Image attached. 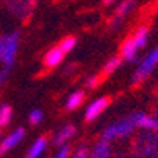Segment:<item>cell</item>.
Wrapping results in <instances>:
<instances>
[{
	"label": "cell",
	"mask_w": 158,
	"mask_h": 158,
	"mask_svg": "<svg viewBox=\"0 0 158 158\" xmlns=\"http://www.w3.org/2000/svg\"><path fill=\"white\" fill-rule=\"evenodd\" d=\"M156 63H158V46L155 49H152L149 54L146 56V59L141 62L139 68L136 70V73L133 76V84L138 85V84L146 81V79L150 76V73L153 71V68L156 67Z\"/></svg>",
	"instance_id": "4"
},
{
	"label": "cell",
	"mask_w": 158,
	"mask_h": 158,
	"mask_svg": "<svg viewBox=\"0 0 158 158\" xmlns=\"http://www.w3.org/2000/svg\"><path fill=\"white\" fill-rule=\"evenodd\" d=\"M48 135H44V136H41V138H38L36 141H35V144L30 147V150L27 152V155H25V158H38L40 155L43 153V150H44V147L48 146Z\"/></svg>",
	"instance_id": "13"
},
{
	"label": "cell",
	"mask_w": 158,
	"mask_h": 158,
	"mask_svg": "<svg viewBox=\"0 0 158 158\" xmlns=\"http://www.w3.org/2000/svg\"><path fill=\"white\" fill-rule=\"evenodd\" d=\"M85 101V94L82 90L74 92V94L70 95V98L67 100V111H74L77 108H81Z\"/></svg>",
	"instance_id": "15"
},
{
	"label": "cell",
	"mask_w": 158,
	"mask_h": 158,
	"mask_svg": "<svg viewBox=\"0 0 158 158\" xmlns=\"http://www.w3.org/2000/svg\"><path fill=\"white\" fill-rule=\"evenodd\" d=\"M0 135H2V133H0Z\"/></svg>",
	"instance_id": "31"
},
{
	"label": "cell",
	"mask_w": 158,
	"mask_h": 158,
	"mask_svg": "<svg viewBox=\"0 0 158 158\" xmlns=\"http://www.w3.org/2000/svg\"><path fill=\"white\" fill-rule=\"evenodd\" d=\"M103 81H104L103 74H101V73H98V74H95V76L89 77V81H87V87H89V89H97L100 84H103Z\"/></svg>",
	"instance_id": "20"
},
{
	"label": "cell",
	"mask_w": 158,
	"mask_h": 158,
	"mask_svg": "<svg viewBox=\"0 0 158 158\" xmlns=\"http://www.w3.org/2000/svg\"><path fill=\"white\" fill-rule=\"evenodd\" d=\"M101 2H103L104 6H109V5H112V3L115 2V0H101Z\"/></svg>",
	"instance_id": "26"
},
{
	"label": "cell",
	"mask_w": 158,
	"mask_h": 158,
	"mask_svg": "<svg viewBox=\"0 0 158 158\" xmlns=\"http://www.w3.org/2000/svg\"><path fill=\"white\" fill-rule=\"evenodd\" d=\"M3 2H5V0H0V3H3Z\"/></svg>",
	"instance_id": "29"
},
{
	"label": "cell",
	"mask_w": 158,
	"mask_h": 158,
	"mask_svg": "<svg viewBox=\"0 0 158 158\" xmlns=\"http://www.w3.org/2000/svg\"><path fill=\"white\" fill-rule=\"evenodd\" d=\"M74 46H76V38L71 36V35L65 36L63 40H60V43H59V48L65 52V54H67V52H70Z\"/></svg>",
	"instance_id": "19"
},
{
	"label": "cell",
	"mask_w": 158,
	"mask_h": 158,
	"mask_svg": "<svg viewBox=\"0 0 158 158\" xmlns=\"http://www.w3.org/2000/svg\"><path fill=\"white\" fill-rule=\"evenodd\" d=\"M135 118H136V127L150 131H158V120L155 118V115H149L146 112H135Z\"/></svg>",
	"instance_id": "10"
},
{
	"label": "cell",
	"mask_w": 158,
	"mask_h": 158,
	"mask_svg": "<svg viewBox=\"0 0 158 158\" xmlns=\"http://www.w3.org/2000/svg\"><path fill=\"white\" fill-rule=\"evenodd\" d=\"M131 38H133V41L138 46V49L144 48V46L147 44V40H149V29L142 25V27H139V29L135 30V33L131 35Z\"/></svg>",
	"instance_id": "16"
},
{
	"label": "cell",
	"mask_w": 158,
	"mask_h": 158,
	"mask_svg": "<svg viewBox=\"0 0 158 158\" xmlns=\"http://www.w3.org/2000/svg\"><path fill=\"white\" fill-rule=\"evenodd\" d=\"M71 158H89V149L82 144V146H79V147H77V150L73 153Z\"/></svg>",
	"instance_id": "22"
},
{
	"label": "cell",
	"mask_w": 158,
	"mask_h": 158,
	"mask_svg": "<svg viewBox=\"0 0 158 158\" xmlns=\"http://www.w3.org/2000/svg\"><path fill=\"white\" fill-rule=\"evenodd\" d=\"M11 115H13V109H11V106L5 104V106L0 108V128H2V127H6V125L10 123Z\"/></svg>",
	"instance_id": "18"
},
{
	"label": "cell",
	"mask_w": 158,
	"mask_h": 158,
	"mask_svg": "<svg viewBox=\"0 0 158 158\" xmlns=\"http://www.w3.org/2000/svg\"><path fill=\"white\" fill-rule=\"evenodd\" d=\"M76 133V127L68 123V125H65L63 128H60V131L56 135L54 138V146H63L65 142H67L70 138H73Z\"/></svg>",
	"instance_id": "12"
},
{
	"label": "cell",
	"mask_w": 158,
	"mask_h": 158,
	"mask_svg": "<svg viewBox=\"0 0 158 158\" xmlns=\"http://www.w3.org/2000/svg\"><path fill=\"white\" fill-rule=\"evenodd\" d=\"M70 153H71V147H70V146H65V144H63V149L57 153L56 158H68Z\"/></svg>",
	"instance_id": "23"
},
{
	"label": "cell",
	"mask_w": 158,
	"mask_h": 158,
	"mask_svg": "<svg viewBox=\"0 0 158 158\" xmlns=\"http://www.w3.org/2000/svg\"><path fill=\"white\" fill-rule=\"evenodd\" d=\"M136 127V118L135 114H131L125 118H122L120 122H117L111 127H108L103 133V139L104 141H112V139H118V138H127L135 131Z\"/></svg>",
	"instance_id": "3"
},
{
	"label": "cell",
	"mask_w": 158,
	"mask_h": 158,
	"mask_svg": "<svg viewBox=\"0 0 158 158\" xmlns=\"http://www.w3.org/2000/svg\"><path fill=\"white\" fill-rule=\"evenodd\" d=\"M5 6L16 19L27 24L38 6V0H5Z\"/></svg>",
	"instance_id": "2"
},
{
	"label": "cell",
	"mask_w": 158,
	"mask_h": 158,
	"mask_svg": "<svg viewBox=\"0 0 158 158\" xmlns=\"http://www.w3.org/2000/svg\"><path fill=\"white\" fill-rule=\"evenodd\" d=\"M79 67L77 63H70V65H67V67H65V70H63V74L65 76H68V74H73L74 71H76V68Z\"/></svg>",
	"instance_id": "24"
},
{
	"label": "cell",
	"mask_w": 158,
	"mask_h": 158,
	"mask_svg": "<svg viewBox=\"0 0 158 158\" xmlns=\"http://www.w3.org/2000/svg\"><path fill=\"white\" fill-rule=\"evenodd\" d=\"M41 118H43V112L38 111V109H33L29 115V120H30L32 125H38L40 122H41Z\"/></svg>",
	"instance_id": "21"
},
{
	"label": "cell",
	"mask_w": 158,
	"mask_h": 158,
	"mask_svg": "<svg viewBox=\"0 0 158 158\" xmlns=\"http://www.w3.org/2000/svg\"><path fill=\"white\" fill-rule=\"evenodd\" d=\"M136 54H138V46L135 44L133 38L128 36L122 41V46H120V59L123 60H128V62H133L136 59Z\"/></svg>",
	"instance_id": "11"
},
{
	"label": "cell",
	"mask_w": 158,
	"mask_h": 158,
	"mask_svg": "<svg viewBox=\"0 0 158 158\" xmlns=\"http://www.w3.org/2000/svg\"><path fill=\"white\" fill-rule=\"evenodd\" d=\"M63 57H65V52H63L59 46L49 49L46 54H44V57H43V73H40L38 76L41 77V76H44L46 73L52 71L56 67H59V65L62 63V60H63Z\"/></svg>",
	"instance_id": "7"
},
{
	"label": "cell",
	"mask_w": 158,
	"mask_h": 158,
	"mask_svg": "<svg viewBox=\"0 0 158 158\" xmlns=\"http://www.w3.org/2000/svg\"><path fill=\"white\" fill-rule=\"evenodd\" d=\"M18 41H19V33L13 32L6 36L2 38V60L6 67H11L15 62V56H16V49H18Z\"/></svg>",
	"instance_id": "5"
},
{
	"label": "cell",
	"mask_w": 158,
	"mask_h": 158,
	"mask_svg": "<svg viewBox=\"0 0 158 158\" xmlns=\"http://www.w3.org/2000/svg\"><path fill=\"white\" fill-rule=\"evenodd\" d=\"M24 135H25V130L24 128H18V130H15L13 133L0 144V156L2 155H5L10 149H13L15 146H18V144L22 141V138H24Z\"/></svg>",
	"instance_id": "9"
},
{
	"label": "cell",
	"mask_w": 158,
	"mask_h": 158,
	"mask_svg": "<svg viewBox=\"0 0 158 158\" xmlns=\"http://www.w3.org/2000/svg\"><path fill=\"white\" fill-rule=\"evenodd\" d=\"M8 73H10V67H6V68L2 71V73H0V85H2V82L5 81V77L8 76Z\"/></svg>",
	"instance_id": "25"
},
{
	"label": "cell",
	"mask_w": 158,
	"mask_h": 158,
	"mask_svg": "<svg viewBox=\"0 0 158 158\" xmlns=\"http://www.w3.org/2000/svg\"><path fill=\"white\" fill-rule=\"evenodd\" d=\"M111 155V146H109V141H104L101 139L97 146L94 147L90 153V158H109Z\"/></svg>",
	"instance_id": "14"
},
{
	"label": "cell",
	"mask_w": 158,
	"mask_h": 158,
	"mask_svg": "<svg viewBox=\"0 0 158 158\" xmlns=\"http://www.w3.org/2000/svg\"><path fill=\"white\" fill-rule=\"evenodd\" d=\"M155 118H156V120H158V108L155 109Z\"/></svg>",
	"instance_id": "27"
},
{
	"label": "cell",
	"mask_w": 158,
	"mask_h": 158,
	"mask_svg": "<svg viewBox=\"0 0 158 158\" xmlns=\"http://www.w3.org/2000/svg\"><path fill=\"white\" fill-rule=\"evenodd\" d=\"M111 103H112V97H103V98L94 101V103H92L90 106L87 108V111H85V115H84L85 122H87V123H89V122H94L103 111H106V108L109 106Z\"/></svg>",
	"instance_id": "8"
},
{
	"label": "cell",
	"mask_w": 158,
	"mask_h": 158,
	"mask_svg": "<svg viewBox=\"0 0 158 158\" xmlns=\"http://www.w3.org/2000/svg\"><path fill=\"white\" fill-rule=\"evenodd\" d=\"M156 94H158V87H156Z\"/></svg>",
	"instance_id": "30"
},
{
	"label": "cell",
	"mask_w": 158,
	"mask_h": 158,
	"mask_svg": "<svg viewBox=\"0 0 158 158\" xmlns=\"http://www.w3.org/2000/svg\"><path fill=\"white\" fill-rule=\"evenodd\" d=\"M130 158H158V131L138 135L131 142Z\"/></svg>",
	"instance_id": "1"
},
{
	"label": "cell",
	"mask_w": 158,
	"mask_h": 158,
	"mask_svg": "<svg viewBox=\"0 0 158 158\" xmlns=\"http://www.w3.org/2000/svg\"><path fill=\"white\" fill-rule=\"evenodd\" d=\"M0 52H2V40H0Z\"/></svg>",
	"instance_id": "28"
},
{
	"label": "cell",
	"mask_w": 158,
	"mask_h": 158,
	"mask_svg": "<svg viewBox=\"0 0 158 158\" xmlns=\"http://www.w3.org/2000/svg\"><path fill=\"white\" fill-rule=\"evenodd\" d=\"M120 62H122V59L120 57H112L106 65H104V68H103V71H101V74H103V77L106 79L109 74H112L117 68H118V65H120Z\"/></svg>",
	"instance_id": "17"
},
{
	"label": "cell",
	"mask_w": 158,
	"mask_h": 158,
	"mask_svg": "<svg viewBox=\"0 0 158 158\" xmlns=\"http://www.w3.org/2000/svg\"><path fill=\"white\" fill-rule=\"evenodd\" d=\"M135 6H136L135 0H122V2L117 5L114 15H112V16L109 18V21H108L109 29L118 27V25H120V22L123 21V18H127V15H130V13L135 10Z\"/></svg>",
	"instance_id": "6"
}]
</instances>
